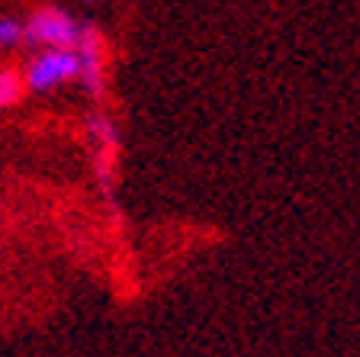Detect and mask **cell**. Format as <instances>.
Masks as SVG:
<instances>
[{
	"mask_svg": "<svg viewBox=\"0 0 360 357\" xmlns=\"http://www.w3.org/2000/svg\"><path fill=\"white\" fill-rule=\"evenodd\" d=\"M81 36V23L61 7H39L22 23V42L36 49H75Z\"/></svg>",
	"mask_w": 360,
	"mask_h": 357,
	"instance_id": "obj_1",
	"label": "cell"
},
{
	"mask_svg": "<svg viewBox=\"0 0 360 357\" xmlns=\"http://www.w3.org/2000/svg\"><path fill=\"white\" fill-rule=\"evenodd\" d=\"M22 87L36 90V94H49V90L61 87V84L77 77V55L75 49H42L36 58H30L26 71H22Z\"/></svg>",
	"mask_w": 360,
	"mask_h": 357,
	"instance_id": "obj_2",
	"label": "cell"
},
{
	"mask_svg": "<svg viewBox=\"0 0 360 357\" xmlns=\"http://www.w3.org/2000/svg\"><path fill=\"white\" fill-rule=\"evenodd\" d=\"M103 36L100 30H94L90 23H81V36L75 42L77 55V81L84 84L94 100H100L106 94V52H103Z\"/></svg>",
	"mask_w": 360,
	"mask_h": 357,
	"instance_id": "obj_3",
	"label": "cell"
},
{
	"mask_svg": "<svg viewBox=\"0 0 360 357\" xmlns=\"http://www.w3.org/2000/svg\"><path fill=\"white\" fill-rule=\"evenodd\" d=\"M90 139L97 142V149H120V135H116V126H112L110 116H90L87 119Z\"/></svg>",
	"mask_w": 360,
	"mask_h": 357,
	"instance_id": "obj_4",
	"label": "cell"
},
{
	"mask_svg": "<svg viewBox=\"0 0 360 357\" xmlns=\"http://www.w3.org/2000/svg\"><path fill=\"white\" fill-rule=\"evenodd\" d=\"M22 77L16 71H0V110H7V106L20 104L22 97Z\"/></svg>",
	"mask_w": 360,
	"mask_h": 357,
	"instance_id": "obj_5",
	"label": "cell"
},
{
	"mask_svg": "<svg viewBox=\"0 0 360 357\" xmlns=\"http://www.w3.org/2000/svg\"><path fill=\"white\" fill-rule=\"evenodd\" d=\"M116 155H120V149H97V158H94V174H97V180L103 187H110L112 177H116Z\"/></svg>",
	"mask_w": 360,
	"mask_h": 357,
	"instance_id": "obj_6",
	"label": "cell"
},
{
	"mask_svg": "<svg viewBox=\"0 0 360 357\" xmlns=\"http://www.w3.org/2000/svg\"><path fill=\"white\" fill-rule=\"evenodd\" d=\"M22 45V23L13 16H0V52H10Z\"/></svg>",
	"mask_w": 360,
	"mask_h": 357,
	"instance_id": "obj_7",
	"label": "cell"
},
{
	"mask_svg": "<svg viewBox=\"0 0 360 357\" xmlns=\"http://www.w3.org/2000/svg\"><path fill=\"white\" fill-rule=\"evenodd\" d=\"M84 4H100V0H84Z\"/></svg>",
	"mask_w": 360,
	"mask_h": 357,
	"instance_id": "obj_8",
	"label": "cell"
}]
</instances>
